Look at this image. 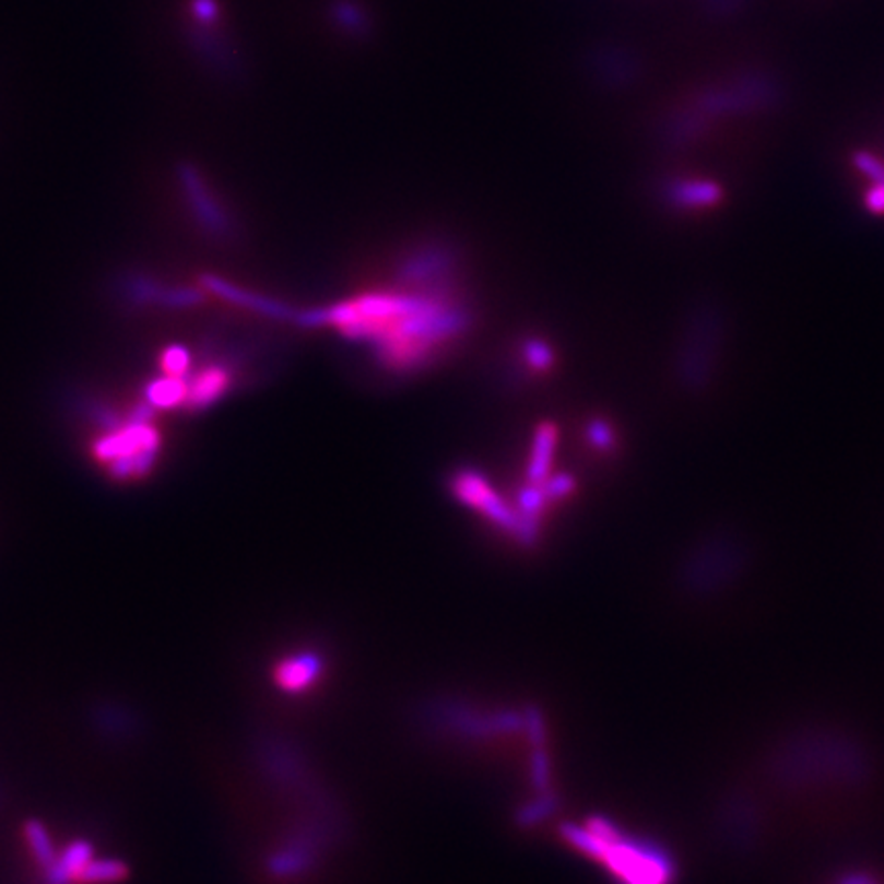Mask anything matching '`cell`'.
Returning <instances> with one entry per match:
<instances>
[{
	"mask_svg": "<svg viewBox=\"0 0 884 884\" xmlns=\"http://www.w3.org/2000/svg\"><path fill=\"white\" fill-rule=\"evenodd\" d=\"M128 876L129 869L126 862L115 858H95L82 870L79 884H117L126 881Z\"/></svg>",
	"mask_w": 884,
	"mask_h": 884,
	"instance_id": "4fadbf2b",
	"label": "cell"
},
{
	"mask_svg": "<svg viewBox=\"0 0 884 884\" xmlns=\"http://www.w3.org/2000/svg\"><path fill=\"white\" fill-rule=\"evenodd\" d=\"M473 322V307L457 287L410 285L363 291L332 306L302 309L295 318L299 328H332L363 344L381 369L398 377L431 367Z\"/></svg>",
	"mask_w": 884,
	"mask_h": 884,
	"instance_id": "6da1fadb",
	"label": "cell"
},
{
	"mask_svg": "<svg viewBox=\"0 0 884 884\" xmlns=\"http://www.w3.org/2000/svg\"><path fill=\"white\" fill-rule=\"evenodd\" d=\"M727 322L721 307L700 302L692 307L677 338L674 356L675 384L686 393L707 391L717 377L723 356Z\"/></svg>",
	"mask_w": 884,
	"mask_h": 884,
	"instance_id": "7a4b0ae2",
	"label": "cell"
},
{
	"mask_svg": "<svg viewBox=\"0 0 884 884\" xmlns=\"http://www.w3.org/2000/svg\"><path fill=\"white\" fill-rule=\"evenodd\" d=\"M520 361L534 375H547L557 365V353L545 338L527 337L520 342Z\"/></svg>",
	"mask_w": 884,
	"mask_h": 884,
	"instance_id": "30bf717a",
	"label": "cell"
},
{
	"mask_svg": "<svg viewBox=\"0 0 884 884\" xmlns=\"http://www.w3.org/2000/svg\"><path fill=\"white\" fill-rule=\"evenodd\" d=\"M23 836H25L27 848L32 852L35 864L46 872L54 864L56 856H58L56 848H54L51 836H49L48 827L42 821H27L25 827H23Z\"/></svg>",
	"mask_w": 884,
	"mask_h": 884,
	"instance_id": "7c38bea8",
	"label": "cell"
},
{
	"mask_svg": "<svg viewBox=\"0 0 884 884\" xmlns=\"http://www.w3.org/2000/svg\"><path fill=\"white\" fill-rule=\"evenodd\" d=\"M586 440L598 452H612L616 449V431L606 419H592L586 426Z\"/></svg>",
	"mask_w": 884,
	"mask_h": 884,
	"instance_id": "5bb4252c",
	"label": "cell"
},
{
	"mask_svg": "<svg viewBox=\"0 0 884 884\" xmlns=\"http://www.w3.org/2000/svg\"><path fill=\"white\" fill-rule=\"evenodd\" d=\"M180 178H182V187H185V193H187V199L191 203V210H193L197 222L201 224V227H205L211 236L227 238L232 234L234 225H232V220L225 213L224 208L220 205V201L211 195L205 180L199 177V173L193 168H189V166L182 168Z\"/></svg>",
	"mask_w": 884,
	"mask_h": 884,
	"instance_id": "277c9868",
	"label": "cell"
},
{
	"mask_svg": "<svg viewBox=\"0 0 884 884\" xmlns=\"http://www.w3.org/2000/svg\"><path fill=\"white\" fill-rule=\"evenodd\" d=\"M853 166L872 180V185H884V164L870 152H856Z\"/></svg>",
	"mask_w": 884,
	"mask_h": 884,
	"instance_id": "2e32d148",
	"label": "cell"
},
{
	"mask_svg": "<svg viewBox=\"0 0 884 884\" xmlns=\"http://www.w3.org/2000/svg\"><path fill=\"white\" fill-rule=\"evenodd\" d=\"M559 443V426L553 420H543L537 424L532 433L531 452H529V463H527V483L545 482L551 475L553 461H555V450Z\"/></svg>",
	"mask_w": 884,
	"mask_h": 884,
	"instance_id": "52a82bcc",
	"label": "cell"
},
{
	"mask_svg": "<svg viewBox=\"0 0 884 884\" xmlns=\"http://www.w3.org/2000/svg\"><path fill=\"white\" fill-rule=\"evenodd\" d=\"M450 494L459 499L463 506L485 516L502 531L510 532L518 541L531 543L539 532L531 529L518 510L512 508L487 475L475 467H461L457 469L449 480Z\"/></svg>",
	"mask_w": 884,
	"mask_h": 884,
	"instance_id": "3957f363",
	"label": "cell"
},
{
	"mask_svg": "<svg viewBox=\"0 0 884 884\" xmlns=\"http://www.w3.org/2000/svg\"><path fill=\"white\" fill-rule=\"evenodd\" d=\"M203 285H205L211 293H215V295L227 299L229 304L246 307L248 311H257L260 316L271 318V320L295 322L297 311H299V309L287 306V304L279 302V299H273V297H267V295H260V293L241 290L238 285L227 283L224 279H220V276H205V279H203Z\"/></svg>",
	"mask_w": 884,
	"mask_h": 884,
	"instance_id": "5b68a950",
	"label": "cell"
},
{
	"mask_svg": "<svg viewBox=\"0 0 884 884\" xmlns=\"http://www.w3.org/2000/svg\"><path fill=\"white\" fill-rule=\"evenodd\" d=\"M148 398H150V402L164 405V408L175 405L187 398V387L178 381V377H170V379H164L150 387Z\"/></svg>",
	"mask_w": 884,
	"mask_h": 884,
	"instance_id": "9a60e30c",
	"label": "cell"
},
{
	"mask_svg": "<svg viewBox=\"0 0 884 884\" xmlns=\"http://www.w3.org/2000/svg\"><path fill=\"white\" fill-rule=\"evenodd\" d=\"M93 860H95V848L84 839H76L66 848L64 852L56 856L54 864L46 870V879L49 884H79L82 870L86 869Z\"/></svg>",
	"mask_w": 884,
	"mask_h": 884,
	"instance_id": "ba28073f",
	"label": "cell"
},
{
	"mask_svg": "<svg viewBox=\"0 0 884 884\" xmlns=\"http://www.w3.org/2000/svg\"><path fill=\"white\" fill-rule=\"evenodd\" d=\"M661 195L675 210H708L721 203L723 187L708 178H680L668 182Z\"/></svg>",
	"mask_w": 884,
	"mask_h": 884,
	"instance_id": "8992f818",
	"label": "cell"
},
{
	"mask_svg": "<svg viewBox=\"0 0 884 884\" xmlns=\"http://www.w3.org/2000/svg\"><path fill=\"white\" fill-rule=\"evenodd\" d=\"M848 884H870V883H860V881H852V883H848Z\"/></svg>",
	"mask_w": 884,
	"mask_h": 884,
	"instance_id": "d6986e66",
	"label": "cell"
},
{
	"mask_svg": "<svg viewBox=\"0 0 884 884\" xmlns=\"http://www.w3.org/2000/svg\"><path fill=\"white\" fill-rule=\"evenodd\" d=\"M129 293L142 302H158L164 306L175 307L195 306L201 299L197 291L162 290L158 285H152L150 281H135Z\"/></svg>",
	"mask_w": 884,
	"mask_h": 884,
	"instance_id": "8fae6325",
	"label": "cell"
},
{
	"mask_svg": "<svg viewBox=\"0 0 884 884\" xmlns=\"http://www.w3.org/2000/svg\"><path fill=\"white\" fill-rule=\"evenodd\" d=\"M229 373L222 369V367H213V369L201 373L195 379L193 387L187 389V398L191 400L195 408H208L213 402H217L225 391L229 389Z\"/></svg>",
	"mask_w": 884,
	"mask_h": 884,
	"instance_id": "9c48e42d",
	"label": "cell"
},
{
	"mask_svg": "<svg viewBox=\"0 0 884 884\" xmlns=\"http://www.w3.org/2000/svg\"><path fill=\"white\" fill-rule=\"evenodd\" d=\"M164 367H166L168 373H173V375H182L185 369L189 367V356H187V353H185L182 349H173V351H168V354H166Z\"/></svg>",
	"mask_w": 884,
	"mask_h": 884,
	"instance_id": "e0dca14e",
	"label": "cell"
},
{
	"mask_svg": "<svg viewBox=\"0 0 884 884\" xmlns=\"http://www.w3.org/2000/svg\"><path fill=\"white\" fill-rule=\"evenodd\" d=\"M864 205H867V210H869L870 213H874V215H883L884 185H872V187H870V191L867 193V199H864Z\"/></svg>",
	"mask_w": 884,
	"mask_h": 884,
	"instance_id": "ac0fdd59",
	"label": "cell"
}]
</instances>
